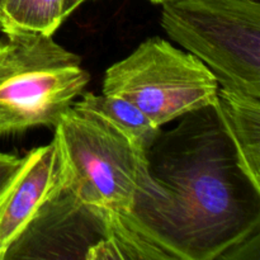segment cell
Returning <instances> with one entry per match:
<instances>
[{"instance_id": "8fae6325", "label": "cell", "mask_w": 260, "mask_h": 260, "mask_svg": "<svg viewBox=\"0 0 260 260\" xmlns=\"http://www.w3.org/2000/svg\"><path fill=\"white\" fill-rule=\"evenodd\" d=\"M220 259L259 260L260 259V231L251 234L240 243L231 246L221 255Z\"/></svg>"}, {"instance_id": "5b68a950", "label": "cell", "mask_w": 260, "mask_h": 260, "mask_svg": "<svg viewBox=\"0 0 260 260\" xmlns=\"http://www.w3.org/2000/svg\"><path fill=\"white\" fill-rule=\"evenodd\" d=\"M218 88L202 61L160 37L113 63L103 80V94L129 102L157 127L216 104Z\"/></svg>"}, {"instance_id": "4fadbf2b", "label": "cell", "mask_w": 260, "mask_h": 260, "mask_svg": "<svg viewBox=\"0 0 260 260\" xmlns=\"http://www.w3.org/2000/svg\"><path fill=\"white\" fill-rule=\"evenodd\" d=\"M84 2H86V0H61V15H62V19L65 20L66 18L70 17L71 13L75 12Z\"/></svg>"}, {"instance_id": "6da1fadb", "label": "cell", "mask_w": 260, "mask_h": 260, "mask_svg": "<svg viewBox=\"0 0 260 260\" xmlns=\"http://www.w3.org/2000/svg\"><path fill=\"white\" fill-rule=\"evenodd\" d=\"M179 119L146 150L160 196H137L122 220L169 259H220L260 231V187L244 170L216 104Z\"/></svg>"}, {"instance_id": "7a4b0ae2", "label": "cell", "mask_w": 260, "mask_h": 260, "mask_svg": "<svg viewBox=\"0 0 260 260\" xmlns=\"http://www.w3.org/2000/svg\"><path fill=\"white\" fill-rule=\"evenodd\" d=\"M53 131L63 185L80 202L126 217L137 196H160L146 149L108 117L71 106Z\"/></svg>"}, {"instance_id": "52a82bcc", "label": "cell", "mask_w": 260, "mask_h": 260, "mask_svg": "<svg viewBox=\"0 0 260 260\" xmlns=\"http://www.w3.org/2000/svg\"><path fill=\"white\" fill-rule=\"evenodd\" d=\"M62 187V161L53 140L22 157L0 188V260Z\"/></svg>"}, {"instance_id": "9a60e30c", "label": "cell", "mask_w": 260, "mask_h": 260, "mask_svg": "<svg viewBox=\"0 0 260 260\" xmlns=\"http://www.w3.org/2000/svg\"><path fill=\"white\" fill-rule=\"evenodd\" d=\"M5 0H0V8H2V5H3V3H4Z\"/></svg>"}, {"instance_id": "3957f363", "label": "cell", "mask_w": 260, "mask_h": 260, "mask_svg": "<svg viewBox=\"0 0 260 260\" xmlns=\"http://www.w3.org/2000/svg\"><path fill=\"white\" fill-rule=\"evenodd\" d=\"M90 81L80 56L52 35L32 30L0 38V139L36 127L55 128Z\"/></svg>"}, {"instance_id": "30bf717a", "label": "cell", "mask_w": 260, "mask_h": 260, "mask_svg": "<svg viewBox=\"0 0 260 260\" xmlns=\"http://www.w3.org/2000/svg\"><path fill=\"white\" fill-rule=\"evenodd\" d=\"M63 22L61 0H5L0 8V29L52 35Z\"/></svg>"}, {"instance_id": "5bb4252c", "label": "cell", "mask_w": 260, "mask_h": 260, "mask_svg": "<svg viewBox=\"0 0 260 260\" xmlns=\"http://www.w3.org/2000/svg\"><path fill=\"white\" fill-rule=\"evenodd\" d=\"M149 2H151V3H155V4H161V3L164 2V0H149Z\"/></svg>"}, {"instance_id": "7c38bea8", "label": "cell", "mask_w": 260, "mask_h": 260, "mask_svg": "<svg viewBox=\"0 0 260 260\" xmlns=\"http://www.w3.org/2000/svg\"><path fill=\"white\" fill-rule=\"evenodd\" d=\"M22 161V157L12 154L0 152V188L8 180V178L14 173L18 165Z\"/></svg>"}, {"instance_id": "277c9868", "label": "cell", "mask_w": 260, "mask_h": 260, "mask_svg": "<svg viewBox=\"0 0 260 260\" xmlns=\"http://www.w3.org/2000/svg\"><path fill=\"white\" fill-rule=\"evenodd\" d=\"M161 27L221 88L260 98L259 0H164Z\"/></svg>"}, {"instance_id": "8992f818", "label": "cell", "mask_w": 260, "mask_h": 260, "mask_svg": "<svg viewBox=\"0 0 260 260\" xmlns=\"http://www.w3.org/2000/svg\"><path fill=\"white\" fill-rule=\"evenodd\" d=\"M169 259L122 217L85 205L63 185L5 259Z\"/></svg>"}, {"instance_id": "9c48e42d", "label": "cell", "mask_w": 260, "mask_h": 260, "mask_svg": "<svg viewBox=\"0 0 260 260\" xmlns=\"http://www.w3.org/2000/svg\"><path fill=\"white\" fill-rule=\"evenodd\" d=\"M81 95L83 96L80 101L74 102L73 106L90 109L108 117L114 123L132 135L146 150L151 146L152 142L161 132V127L152 123L139 108L119 96L107 95L103 93L101 95L94 93H83Z\"/></svg>"}, {"instance_id": "ba28073f", "label": "cell", "mask_w": 260, "mask_h": 260, "mask_svg": "<svg viewBox=\"0 0 260 260\" xmlns=\"http://www.w3.org/2000/svg\"><path fill=\"white\" fill-rule=\"evenodd\" d=\"M216 108L244 170L260 187V98L220 86Z\"/></svg>"}]
</instances>
